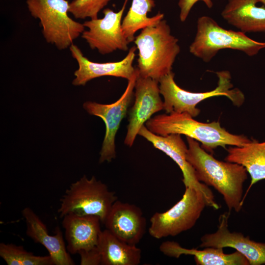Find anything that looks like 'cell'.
I'll return each instance as SVG.
<instances>
[{
    "label": "cell",
    "mask_w": 265,
    "mask_h": 265,
    "mask_svg": "<svg viewBox=\"0 0 265 265\" xmlns=\"http://www.w3.org/2000/svg\"><path fill=\"white\" fill-rule=\"evenodd\" d=\"M260 2L262 3L265 6V0H260Z\"/></svg>",
    "instance_id": "cell-27"
},
{
    "label": "cell",
    "mask_w": 265,
    "mask_h": 265,
    "mask_svg": "<svg viewBox=\"0 0 265 265\" xmlns=\"http://www.w3.org/2000/svg\"><path fill=\"white\" fill-rule=\"evenodd\" d=\"M227 161L242 165L250 175V185L243 198L251 187L258 182L265 179V141L251 140L242 146L230 147L227 149Z\"/></svg>",
    "instance_id": "cell-20"
},
{
    "label": "cell",
    "mask_w": 265,
    "mask_h": 265,
    "mask_svg": "<svg viewBox=\"0 0 265 265\" xmlns=\"http://www.w3.org/2000/svg\"><path fill=\"white\" fill-rule=\"evenodd\" d=\"M111 0H73L70 2L69 12L77 19H96L99 13Z\"/></svg>",
    "instance_id": "cell-24"
},
{
    "label": "cell",
    "mask_w": 265,
    "mask_h": 265,
    "mask_svg": "<svg viewBox=\"0 0 265 265\" xmlns=\"http://www.w3.org/2000/svg\"><path fill=\"white\" fill-rule=\"evenodd\" d=\"M22 215L26 225V236L47 249L54 265H75L67 251L62 232L59 227L55 228V234L51 235L46 225L30 208H25L22 211Z\"/></svg>",
    "instance_id": "cell-16"
},
{
    "label": "cell",
    "mask_w": 265,
    "mask_h": 265,
    "mask_svg": "<svg viewBox=\"0 0 265 265\" xmlns=\"http://www.w3.org/2000/svg\"><path fill=\"white\" fill-rule=\"evenodd\" d=\"M106 229L121 240L136 245L146 230V220L140 208L116 200L104 223Z\"/></svg>",
    "instance_id": "cell-15"
},
{
    "label": "cell",
    "mask_w": 265,
    "mask_h": 265,
    "mask_svg": "<svg viewBox=\"0 0 265 265\" xmlns=\"http://www.w3.org/2000/svg\"><path fill=\"white\" fill-rule=\"evenodd\" d=\"M156 6L154 0H132L131 7L122 22L125 36L129 43L133 42L135 33L139 30L154 26L163 19L160 12L152 17H148Z\"/></svg>",
    "instance_id": "cell-22"
},
{
    "label": "cell",
    "mask_w": 265,
    "mask_h": 265,
    "mask_svg": "<svg viewBox=\"0 0 265 265\" xmlns=\"http://www.w3.org/2000/svg\"><path fill=\"white\" fill-rule=\"evenodd\" d=\"M218 78L217 86L213 90L204 92H192L179 87L174 80L172 71L159 81L160 94L163 97V110L166 113L186 112L193 117L197 116L200 110L196 107L198 103L214 96H225L236 106H239L244 101L243 93L238 88L232 89L231 76L228 71L216 72Z\"/></svg>",
    "instance_id": "cell-5"
},
{
    "label": "cell",
    "mask_w": 265,
    "mask_h": 265,
    "mask_svg": "<svg viewBox=\"0 0 265 265\" xmlns=\"http://www.w3.org/2000/svg\"><path fill=\"white\" fill-rule=\"evenodd\" d=\"M0 256L7 265H54L52 257L37 256L13 243H0Z\"/></svg>",
    "instance_id": "cell-23"
},
{
    "label": "cell",
    "mask_w": 265,
    "mask_h": 265,
    "mask_svg": "<svg viewBox=\"0 0 265 265\" xmlns=\"http://www.w3.org/2000/svg\"><path fill=\"white\" fill-rule=\"evenodd\" d=\"M73 58L77 62L78 69L74 72L75 78L72 84L75 86L85 85L90 80L103 76L131 79L135 68L133 62L135 56L136 46H132L122 60L117 62L99 63L92 61L84 56L81 50L73 44L69 47Z\"/></svg>",
    "instance_id": "cell-14"
},
{
    "label": "cell",
    "mask_w": 265,
    "mask_h": 265,
    "mask_svg": "<svg viewBox=\"0 0 265 265\" xmlns=\"http://www.w3.org/2000/svg\"><path fill=\"white\" fill-rule=\"evenodd\" d=\"M133 42L138 51L137 69L140 77L159 81L172 71L181 49L166 20L141 29Z\"/></svg>",
    "instance_id": "cell-3"
},
{
    "label": "cell",
    "mask_w": 265,
    "mask_h": 265,
    "mask_svg": "<svg viewBox=\"0 0 265 265\" xmlns=\"http://www.w3.org/2000/svg\"><path fill=\"white\" fill-rule=\"evenodd\" d=\"M159 249L164 255L170 257L178 259L183 255L193 256L197 265H249L246 258L239 252L225 254L222 248L188 249L182 247L177 242L165 241L162 242Z\"/></svg>",
    "instance_id": "cell-19"
},
{
    "label": "cell",
    "mask_w": 265,
    "mask_h": 265,
    "mask_svg": "<svg viewBox=\"0 0 265 265\" xmlns=\"http://www.w3.org/2000/svg\"><path fill=\"white\" fill-rule=\"evenodd\" d=\"M198 1L204 2L209 8H211L213 6L212 0H179L178 6L180 9L179 18L181 22L186 21L191 8Z\"/></svg>",
    "instance_id": "cell-26"
},
{
    "label": "cell",
    "mask_w": 265,
    "mask_h": 265,
    "mask_svg": "<svg viewBox=\"0 0 265 265\" xmlns=\"http://www.w3.org/2000/svg\"><path fill=\"white\" fill-rule=\"evenodd\" d=\"M62 218L66 248L70 254H76L97 245L102 231V222L98 216L69 213Z\"/></svg>",
    "instance_id": "cell-17"
},
{
    "label": "cell",
    "mask_w": 265,
    "mask_h": 265,
    "mask_svg": "<svg viewBox=\"0 0 265 265\" xmlns=\"http://www.w3.org/2000/svg\"><path fill=\"white\" fill-rule=\"evenodd\" d=\"M260 0H229L221 12L222 18L239 31L265 32V6Z\"/></svg>",
    "instance_id": "cell-18"
},
{
    "label": "cell",
    "mask_w": 265,
    "mask_h": 265,
    "mask_svg": "<svg viewBox=\"0 0 265 265\" xmlns=\"http://www.w3.org/2000/svg\"><path fill=\"white\" fill-rule=\"evenodd\" d=\"M80 256L81 265H100L102 263V256L97 246L88 250H83L78 253Z\"/></svg>",
    "instance_id": "cell-25"
},
{
    "label": "cell",
    "mask_w": 265,
    "mask_h": 265,
    "mask_svg": "<svg viewBox=\"0 0 265 265\" xmlns=\"http://www.w3.org/2000/svg\"><path fill=\"white\" fill-rule=\"evenodd\" d=\"M134 102L129 114L124 143L132 147L141 127L154 113L163 109L158 81L138 75L134 86Z\"/></svg>",
    "instance_id": "cell-12"
},
{
    "label": "cell",
    "mask_w": 265,
    "mask_h": 265,
    "mask_svg": "<svg viewBox=\"0 0 265 265\" xmlns=\"http://www.w3.org/2000/svg\"><path fill=\"white\" fill-rule=\"evenodd\" d=\"M129 0H124L118 12L106 8L103 11V18L90 19L83 23L87 30H84L81 37L92 50L96 49L103 55L117 50L128 51L130 43L123 33L122 22Z\"/></svg>",
    "instance_id": "cell-10"
},
{
    "label": "cell",
    "mask_w": 265,
    "mask_h": 265,
    "mask_svg": "<svg viewBox=\"0 0 265 265\" xmlns=\"http://www.w3.org/2000/svg\"><path fill=\"white\" fill-rule=\"evenodd\" d=\"M138 135L151 142L153 146L161 151L171 158L179 166L183 173V182L185 187H193L204 195L207 206L214 210L220 208L214 200L212 190L207 185L197 179L195 171L186 159L188 147L179 134H170L161 136L150 131L143 126L139 131Z\"/></svg>",
    "instance_id": "cell-11"
},
{
    "label": "cell",
    "mask_w": 265,
    "mask_h": 265,
    "mask_svg": "<svg viewBox=\"0 0 265 265\" xmlns=\"http://www.w3.org/2000/svg\"><path fill=\"white\" fill-rule=\"evenodd\" d=\"M118 200L114 191L95 177L84 175L71 184L60 199L57 212L61 218L69 213L98 216L104 224Z\"/></svg>",
    "instance_id": "cell-7"
},
{
    "label": "cell",
    "mask_w": 265,
    "mask_h": 265,
    "mask_svg": "<svg viewBox=\"0 0 265 265\" xmlns=\"http://www.w3.org/2000/svg\"><path fill=\"white\" fill-rule=\"evenodd\" d=\"M207 206L201 192L186 187L182 198L173 207L164 212H156L151 216L149 233L156 239L176 236L191 229Z\"/></svg>",
    "instance_id": "cell-8"
},
{
    "label": "cell",
    "mask_w": 265,
    "mask_h": 265,
    "mask_svg": "<svg viewBox=\"0 0 265 265\" xmlns=\"http://www.w3.org/2000/svg\"><path fill=\"white\" fill-rule=\"evenodd\" d=\"M97 246L102 256L101 265H138L141 250L117 238L106 229L102 231Z\"/></svg>",
    "instance_id": "cell-21"
},
{
    "label": "cell",
    "mask_w": 265,
    "mask_h": 265,
    "mask_svg": "<svg viewBox=\"0 0 265 265\" xmlns=\"http://www.w3.org/2000/svg\"><path fill=\"white\" fill-rule=\"evenodd\" d=\"M145 125L157 135L179 134L192 138L200 142L201 147L210 153L218 146L225 149L226 145L242 146L251 141L245 136L230 133L221 127L218 121L200 122L186 112L158 114L148 120Z\"/></svg>",
    "instance_id": "cell-2"
},
{
    "label": "cell",
    "mask_w": 265,
    "mask_h": 265,
    "mask_svg": "<svg viewBox=\"0 0 265 265\" xmlns=\"http://www.w3.org/2000/svg\"><path fill=\"white\" fill-rule=\"evenodd\" d=\"M138 75V70L136 68L132 77L128 80L125 91L114 103L106 105L87 101L83 104L84 109L89 114L101 118L105 124L106 133L100 152V163L110 162L116 157L115 136L134 97V86Z\"/></svg>",
    "instance_id": "cell-9"
},
{
    "label": "cell",
    "mask_w": 265,
    "mask_h": 265,
    "mask_svg": "<svg viewBox=\"0 0 265 265\" xmlns=\"http://www.w3.org/2000/svg\"><path fill=\"white\" fill-rule=\"evenodd\" d=\"M67 0H26L31 15L38 19L46 42L59 50H65L73 44L85 30L83 24L69 15Z\"/></svg>",
    "instance_id": "cell-6"
},
{
    "label": "cell",
    "mask_w": 265,
    "mask_h": 265,
    "mask_svg": "<svg viewBox=\"0 0 265 265\" xmlns=\"http://www.w3.org/2000/svg\"><path fill=\"white\" fill-rule=\"evenodd\" d=\"M230 215V212H228L220 215L217 231L203 235L200 247L233 248L244 256L249 265L265 264V243L253 240L241 233L231 232L228 229Z\"/></svg>",
    "instance_id": "cell-13"
},
{
    "label": "cell",
    "mask_w": 265,
    "mask_h": 265,
    "mask_svg": "<svg viewBox=\"0 0 265 265\" xmlns=\"http://www.w3.org/2000/svg\"><path fill=\"white\" fill-rule=\"evenodd\" d=\"M264 48L265 42L255 41L240 31L226 29L212 18L203 16L198 19L196 35L189 51L195 56L208 62L221 50H238L252 56Z\"/></svg>",
    "instance_id": "cell-4"
},
{
    "label": "cell",
    "mask_w": 265,
    "mask_h": 265,
    "mask_svg": "<svg viewBox=\"0 0 265 265\" xmlns=\"http://www.w3.org/2000/svg\"><path fill=\"white\" fill-rule=\"evenodd\" d=\"M186 159L200 182L212 186L223 196L229 212H239L243 204V186L247 172L241 165L215 159L196 140L186 136Z\"/></svg>",
    "instance_id": "cell-1"
}]
</instances>
